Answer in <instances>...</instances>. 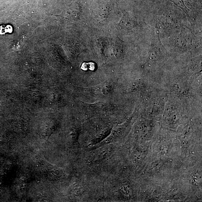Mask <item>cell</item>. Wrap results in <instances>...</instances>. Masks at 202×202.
Returning <instances> with one entry per match:
<instances>
[{
  "label": "cell",
  "mask_w": 202,
  "mask_h": 202,
  "mask_svg": "<svg viewBox=\"0 0 202 202\" xmlns=\"http://www.w3.org/2000/svg\"><path fill=\"white\" fill-rule=\"evenodd\" d=\"M149 56L156 59L165 54L167 52L165 47L161 41L158 31H156V34L153 37L150 45Z\"/></svg>",
  "instance_id": "cell-1"
},
{
  "label": "cell",
  "mask_w": 202,
  "mask_h": 202,
  "mask_svg": "<svg viewBox=\"0 0 202 202\" xmlns=\"http://www.w3.org/2000/svg\"><path fill=\"white\" fill-rule=\"evenodd\" d=\"M20 180L24 181L25 180V178L24 177H22L20 178Z\"/></svg>",
  "instance_id": "cell-5"
},
{
  "label": "cell",
  "mask_w": 202,
  "mask_h": 202,
  "mask_svg": "<svg viewBox=\"0 0 202 202\" xmlns=\"http://www.w3.org/2000/svg\"><path fill=\"white\" fill-rule=\"evenodd\" d=\"M169 1L173 2L174 4L179 6L182 10H183L184 12L186 14L187 16H188L189 18L192 19V18L193 17H192L191 14H190V10L185 5L183 0H169Z\"/></svg>",
  "instance_id": "cell-3"
},
{
  "label": "cell",
  "mask_w": 202,
  "mask_h": 202,
  "mask_svg": "<svg viewBox=\"0 0 202 202\" xmlns=\"http://www.w3.org/2000/svg\"><path fill=\"white\" fill-rule=\"evenodd\" d=\"M122 27L124 28L130 29L136 27V22L134 20L126 14L123 16L121 22Z\"/></svg>",
  "instance_id": "cell-2"
},
{
  "label": "cell",
  "mask_w": 202,
  "mask_h": 202,
  "mask_svg": "<svg viewBox=\"0 0 202 202\" xmlns=\"http://www.w3.org/2000/svg\"><path fill=\"white\" fill-rule=\"evenodd\" d=\"M12 27L10 25H2L0 26V34L4 35L6 33H11L12 32Z\"/></svg>",
  "instance_id": "cell-4"
}]
</instances>
